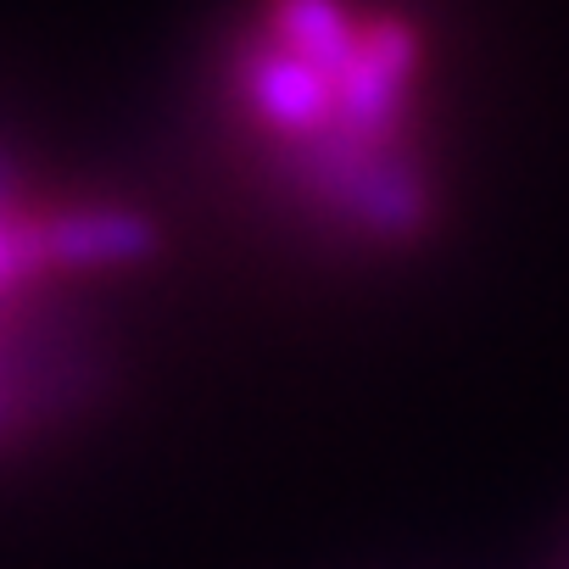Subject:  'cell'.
<instances>
[{
  "label": "cell",
  "instance_id": "obj_1",
  "mask_svg": "<svg viewBox=\"0 0 569 569\" xmlns=\"http://www.w3.org/2000/svg\"><path fill=\"white\" fill-rule=\"evenodd\" d=\"M425 23L397 0H251L223 57V112L302 218L352 246L430 229Z\"/></svg>",
  "mask_w": 569,
  "mask_h": 569
},
{
  "label": "cell",
  "instance_id": "obj_2",
  "mask_svg": "<svg viewBox=\"0 0 569 569\" xmlns=\"http://www.w3.org/2000/svg\"><path fill=\"white\" fill-rule=\"evenodd\" d=\"M146 251L151 223L134 207L51 190L0 151V313H73L79 291Z\"/></svg>",
  "mask_w": 569,
  "mask_h": 569
},
{
  "label": "cell",
  "instance_id": "obj_3",
  "mask_svg": "<svg viewBox=\"0 0 569 569\" xmlns=\"http://www.w3.org/2000/svg\"><path fill=\"white\" fill-rule=\"evenodd\" d=\"M90 380L73 313H0V452L62 419Z\"/></svg>",
  "mask_w": 569,
  "mask_h": 569
}]
</instances>
